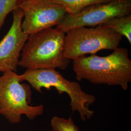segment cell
Listing matches in <instances>:
<instances>
[{
	"label": "cell",
	"instance_id": "obj_11",
	"mask_svg": "<svg viewBox=\"0 0 131 131\" xmlns=\"http://www.w3.org/2000/svg\"><path fill=\"white\" fill-rule=\"evenodd\" d=\"M51 126L52 131H79L71 117L66 119L54 116L51 119Z\"/></svg>",
	"mask_w": 131,
	"mask_h": 131
},
{
	"label": "cell",
	"instance_id": "obj_1",
	"mask_svg": "<svg viewBox=\"0 0 131 131\" xmlns=\"http://www.w3.org/2000/svg\"><path fill=\"white\" fill-rule=\"evenodd\" d=\"M128 50L118 47L108 56L92 54L73 61V70L77 80H86L93 84L121 86L124 90L131 82V60Z\"/></svg>",
	"mask_w": 131,
	"mask_h": 131
},
{
	"label": "cell",
	"instance_id": "obj_5",
	"mask_svg": "<svg viewBox=\"0 0 131 131\" xmlns=\"http://www.w3.org/2000/svg\"><path fill=\"white\" fill-rule=\"evenodd\" d=\"M66 34L64 56L70 60L103 50L114 51L122 39V36L102 25L74 28Z\"/></svg>",
	"mask_w": 131,
	"mask_h": 131
},
{
	"label": "cell",
	"instance_id": "obj_7",
	"mask_svg": "<svg viewBox=\"0 0 131 131\" xmlns=\"http://www.w3.org/2000/svg\"><path fill=\"white\" fill-rule=\"evenodd\" d=\"M19 8L24 16L21 27L28 36L58 25L67 14L62 5L49 0H24Z\"/></svg>",
	"mask_w": 131,
	"mask_h": 131
},
{
	"label": "cell",
	"instance_id": "obj_4",
	"mask_svg": "<svg viewBox=\"0 0 131 131\" xmlns=\"http://www.w3.org/2000/svg\"><path fill=\"white\" fill-rule=\"evenodd\" d=\"M32 91L31 86L21 84L19 75L7 71L0 76V115L12 124H18L24 115L34 120L44 113L43 104L30 105Z\"/></svg>",
	"mask_w": 131,
	"mask_h": 131
},
{
	"label": "cell",
	"instance_id": "obj_10",
	"mask_svg": "<svg viewBox=\"0 0 131 131\" xmlns=\"http://www.w3.org/2000/svg\"><path fill=\"white\" fill-rule=\"evenodd\" d=\"M62 5L67 14H75L89 6L107 2L112 0H49Z\"/></svg>",
	"mask_w": 131,
	"mask_h": 131
},
{
	"label": "cell",
	"instance_id": "obj_6",
	"mask_svg": "<svg viewBox=\"0 0 131 131\" xmlns=\"http://www.w3.org/2000/svg\"><path fill=\"white\" fill-rule=\"evenodd\" d=\"M131 13V0H112L89 6L75 14H67L56 28L64 33L81 27L103 25L115 17Z\"/></svg>",
	"mask_w": 131,
	"mask_h": 131
},
{
	"label": "cell",
	"instance_id": "obj_3",
	"mask_svg": "<svg viewBox=\"0 0 131 131\" xmlns=\"http://www.w3.org/2000/svg\"><path fill=\"white\" fill-rule=\"evenodd\" d=\"M19 79L20 82H27L31 87L40 93H43L42 88L50 90L53 88L59 95L68 94L72 112L78 113L83 121L90 119L95 114L89 106L96 102V98L85 93L79 83L66 79L56 69H27L19 75Z\"/></svg>",
	"mask_w": 131,
	"mask_h": 131
},
{
	"label": "cell",
	"instance_id": "obj_8",
	"mask_svg": "<svg viewBox=\"0 0 131 131\" xmlns=\"http://www.w3.org/2000/svg\"><path fill=\"white\" fill-rule=\"evenodd\" d=\"M23 17L19 8L14 11L12 25L0 41V73L17 70L21 53L29 37L21 27Z\"/></svg>",
	"mask_w": 131,
	"mask_h": 131
},
{
	"label": "cell",
	"instance_id": "obj_2",
	"mask_svg": "<svg viewBox=\"0 0 131 131\" xmlns=\"http://www.w3.org/2000/svg\"><path fill=\"white\" fill-rule=\"evenodd\" d=\"M66 34L51 28L29 36L23 49L19 66L26 69L66 70L70 60L64 56Z\"/></svg>",
	"mask_w": 131,
	"mask_h": 131
},
{
	"label": "cell",
	"instance_id": "obj_9",
	"mask_svg": "<svg viewBox=\"0 0 131 131\" xmlns=\"http://www.w3.org/2000/svg\"><path fill=\"white\" fill-rule=\"evenodd\" d=\"M115 32L126 38L131 44V15L117 17L112 18L105 24L102 25Z\"/></svg>",
	"mask_w": 131,
	"mask_h": 131
},
{
	"label": "cell",
	"instance_id": "obj_12",
	"mask_svg": "<svg viewBox=\"0 0 131 131\" xmlns=\"http://www.w3.org/2000/svg\"><path fill=\"white\" fill-rule=\"evenodd\" d=\"M24 0H0V32L7 16L19 8Z\"/></svg>",
	"mask_w": 131,
	"mask_h": 131
}]
</instances>
